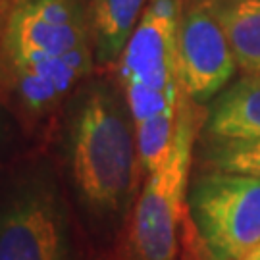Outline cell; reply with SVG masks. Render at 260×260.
I'll return each instance as SVG.
<instances>
[{
	"mask_svg": "<svg viewBox=\"0 0 260 260\" xmlns=\"http://www.w3.org/2000/svg\"><path fill=\"white\" fill-rule=\"evenodd\" d=\"M183 0H149L129 43L118 60L121 87L168 89L179 83L177 21Z\"/></svg>",
	"mask_w": 260,
	"mask_h": 260,
	"instance_id": "cell-7",
	"label": "cell"
},
{
	"mask_svg": "<svg viewBox=\"0 0 260 260\" xmlns=\"http://www.w3.org/2000/svg\"><path fill=\"white\" fill-rule=\"evenodd\" d=\"M205 160L216 172H232V174L260 177V139L208 141Z\"/></svg>",
	"mask_w": 260,
	"mask_h": 260,
	"instance_id": "cell-13",
	"label": "cell"
},
{
	"mask_svg": "<svg viewBox=\"0 0 260 260\" xmlns=\"http://www.w3.org/2000/svg\"><path fill=\"white\" fill-rule=\"evenodd\" d=\"M199 121L187 94L181 93L172 149L135 199L123 232L121 260L179 258Z\"/></svg>",
	"mask_w": 260,
	"mask_h": 260,
	"instance_id": "cell-2",
	"label": "cell"
},
{
	"mask_svg": "<svg viewBox=\"0 0 260 260\" xmlns=\"http://www.w3.org/2000/svg\"><path fill=\"white\" fill-rule=\"evenodd\" d=\"M93 45L83 0H8L0 8V74Z\"/></svg>",
	"mask_w": 260,
	"mask_h": 260,
	"instance_id": "cell-5",
	"label": "cell"
},
{
	"mask_svg": "<svg viewBox=\"0 0 260 260\" xmlns=\"http://www.w3.org/2000/svg\"><path fill=\"white\" fill-rule=\"evenodd\" d=\"M93 45H85L48 60L2 72L0 79L21 112L43 116L54 110L93 70Z\"/></svg>",
	"mask_w": 260,
	"mask_h": 260,
	"instance_id": "cell-8",
	"label": "cell"
},
{
	"mask_svg": "<svg viewBox=\"0 0 260 260\" xmlns=\"http://www.w3.org/2000/svg\"><path fill=\"white\" fill-rule=\"evenodd\" d=\"M149 0H89V27L94 62L118 64Z\"/></svg>",
	"mask_w": 260,
	"mask_h": 260,
	"instance_id": "cell-10",
	"label": "cell"
},
{
	"mask_svg": "<svg viewBox=\"0 0 260 260\" xmlns=\"http://www.w3.org/2000/svg\"><path fill=\"white\" fill-rule=\"evenodd\" d=\"M6 2H8V0H0V8H2V6L6 4Z\"/></svg>",
	"mask_w": 260,
	"mask_h": 260,
	"instance_id": "cell-17",
	"label": "cell"
},
{
	"mask_svg": "<svg viewBox=\"0 0 260 260\" xmlns=\"http://www.w3.org/2000/svg\"><path fill=\"white\" fill-rule=\"evenodd\" d=\"M74 243L62 191L39 160L0 187V260H72Z\"/></svg>",
	"mask_w": 260,
	"mask_h": 260,
	"instance_id": "cell-3",
	"label": "cell"
},
{
	"mask_svg": "<svg viewBox=\"0 0 260 260\" xmlns=\"http://www.w3.org/2000/svg\"><path fill=\"white\" fill-rule=\"evenodd\" d=\"M177 260H210L206 252L205 245L201 241L199 233L195 230V223L187 212L185 223H183V233H181V252Z\"/></svg>",
	"mask_w": 260,
	"mask_h": 260,
	"instance_id": "cell-15",
	"label": "cell"
},
{
	"mask_svg": "<svg viewBox=\"0 0 260 260\" xmlns=\"http://www.w3.org/2000/svg\"><path fill=\"white\" fill-rule=\"evenodd\" d=\"M237 62L210 0H183L177 21V74L189 101L206 103L230 85Z\"/></svg>",
	"mask_w": 260,
	"mask_h": 260,
	"instance_id": "cell-6",
	"label": "cell"
},
{
	"mask_svg": "<svg viewBox=\"0 0 260 260\" xmlns=\"http://www.w3.org/2000/svg\"><path fill=\"white\" fill-rule=\"evenodd\" d=\"M68 112L64 158L70 185L94 223L114 228L129 212L141 170L125 96L94 83L75 96Z\"/></svg>",
	"mask_w": 260,
	"mask_h": 260,
	"instance_id": "cell-1",
	"label": "cell"
},
{
	"mask_svg": "<svg viewBox=\"0 0 260 260\" xmlns=\"http://www.w3.org/2000/svg\"><path fill=\"white\" fill-rule=\"evenodd\" d=\"M206 131L212 139H260V77L243 74L214 96Z\"/></svg>",
	"mask_w": 260,
	"mask_h": 260,
	"instance_id": "cell-9",
	"label": "cell"
},
{
	"mask_svg": "<svg viewBox=\"0 0 260 260\" xmlns=\"http://www.w3.org/2000/svg\"><path fill=\"white\" fill-rule=\"evenodd\" d=\"M243 260H260V247H256L254 251L251 252V254H247Z\"/></svg>",
	"mask_w": 260,
	"mask_h": 260,
	"instance_id": "cell-16",
	"label": "cell"
},
{
	"mask_svg": "<svg viewBox=\"0 0 260 260\" xmlns=\"http://www.w3.org/2000/svg\"><path fill=\"white\" fill-rule=\"evenodd\" d=\"M181 93H183L181 83L168 87V89H150L145 85L123 87V96H125V103H127L135 125L150 118H156L164 112L177 110Z\"/></svg>",
	"mask_w": 260,
	"mask_h": 260,
	"instance_id": "cell-14",
	"label": "cell"
},
{
	"mask_svg": "<svg viewBox=\"0 0 260 260\" xmlns=\"http://www.w3.org/2000/svg\"><path fill=\"white\" fill-rule=\"evenodd\" d=\"M187 208L210 260H243L260 247V177L205 172Z\"/></svg>",
	"mask_w": 260,
	"mask_h": 260,
	"instance_id": "cell-4",
	"label": "cell"
},
{
	"mask_svg": "<svg viewBox=\"0 0 260 260\" xmlns=\"http://www.w3.org/2000/svg\"><path fill=\"white\" fill-rule=\"evenodd\" d=\"M230 41L237 68L260 77V0H210Z\"/></svg>",
	"mask_w": 260,
	"mask_h": 260,
	"instance_id": "cell-11",
	"label": "cell"
},
{
	"mask_svg": "<svg viewBox=\"0 0 260 260\" xmlns=\"http://www.w3.org/2000/svg\"><path fill=\"white\" fill-rule=\"evenodd\" d=\"M177 110L164 112L156 118H150L135 125L137 152H139L141 170L145 174L156 172L160 164L166 160L168 152L172 149V143H174V135H176Z\"/></svg>",
	"mask_w": 260,
	"mask_h": 260,
	"instance_id": "cell-12",
	"label": "cell"
}]
</instances>
